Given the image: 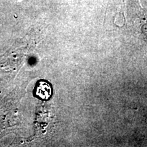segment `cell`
<instances>
[{"label": "cell", "instance_id": "obj_1", "mask_svg": "<svg viewBox=\"0 0 147 147\" xmlns=\"http://www.w3.org/2000/svg\"><path fill=\"white\" fill-rule=\"evenodd\" d=\"M36 95L43 100H47L51 95V88L45 82H40L36 89Z\"/></svg>", "mask_w": 147, "mask_h": 147}, {"label": "cell", "instance_id": "obj_2", "mask_svg": "<svg viewBox=\"0 0 147 147\" xmlns=\"http://www.w3.org/2000/svg\"><path fill=\"white\" fill-rule=\"evenodd\" d=\"M140 18L141 28H142V34L144 35V39L147 42V14H145L144 12H142Z\"/></svg>", "mask_w": 147, "mask_h": 147}]
</instances>
